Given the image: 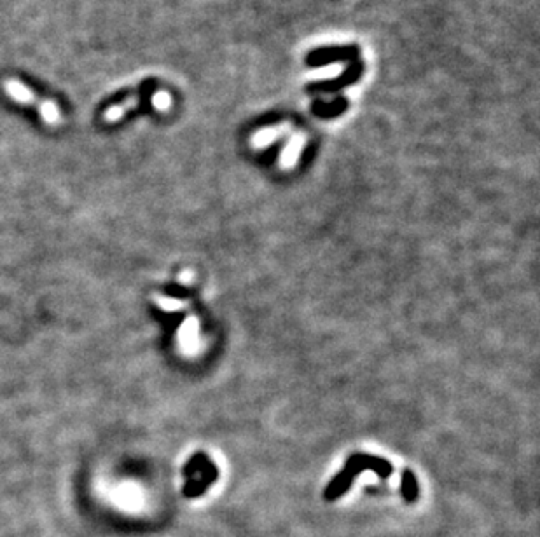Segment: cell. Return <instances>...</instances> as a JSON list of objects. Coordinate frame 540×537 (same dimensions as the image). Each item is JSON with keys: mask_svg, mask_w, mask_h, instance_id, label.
I'll return each mask as SVG.
<instances>
[{"mask_svg": "<svg viewBox=\"0 0 540 537\" xmlns=\"http://www.w3.org/2000/svg\"><path fill=\"white\" fill-rule=\"evenodd\" d=\"M4 91H6L7 96H11L14 101H18V103L30 105V107L37 108V111L41 112L42 119L51 124V126H58V124L61 123V112L60 108H58V105L54 103V101L44 100V98L35 95L32 89L26 84H23L21 81L6 79L4 81Z\"/></svg>", "mask_w": 540, "mask_h": 537, "instance_id": "1", "label": "cell"}, {"mask_svg": "<svg viewBox=\"0 0 540 537\" xmlns=\"http://www.w3.org/2000/svg\"><path fill=\"white\" fill-rule=\"evenodd\" d=\"M139 103H140V96L126 98L123 103L112 105L111 108H107V111L104 112V121H107V123H117V121H121L124 116H126V112H130L133 111V108L139 107Z\"/></svg>", "mask_w": 540, "mask_h": 537, "instance_id": "2", "label": "cell"}, {"mask_svg": "<svg viewBox=\"0 0 540 537\" xmlns=\"http://www.w3.org/2000/svg\"><path fill=\"white\" fill-rule=\"evenodd\" d=\"M404 497H406V499H408V501L416 499V481H414V478L411 476L409 473L406 474V481H404Z\"/></svg>", "mask_w": 540, "mask_h": 537, "instance_id": "3", "label": "cell"}, {"mask_svg": "<svg viewBox=\"0 0 540 537\" xmlns=\"http://www.w3.org/2000/svg\"><path fill=\"white\" fill-rule=\"evenodd\" d=\"M152 103H154V107L158 111H168V107H170V96L166 93H156L154 98H152Z\"/></svg>", "mask_w": 540, "mask_h": 537, "instance_id": "4", "label": "cell"}]
</instances>
